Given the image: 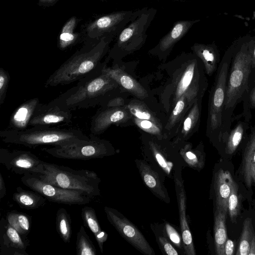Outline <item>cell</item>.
Instances as JSON below:
<instances>
[{"label":"cell","mask_w":255,"mask_h":255,"mask_svg":"<svg viewBox=\"0 0 255 255\" xmlns=\"http://www.w3.org/2000/svg\"><path fill=\"white\" fill-rule=\"evenodd\" d=\"M116 33L102 37L85 38L82 47L65 61L47 79L45 88L66 85L95 76L102 71L106 62L101 61L107 54Z\"/></svg>","instance_id":"obj_1"},{"label":"cell","mask_w":255,"mask_h":255,"mask_svg":"<svg viewBox=\"0 0 255 255\" xmlns=\"http://www.w3.org/2000/svg\"><path fill=\"white\" fill-rule=\"evenodd\" d=\"M117 83L102 71L97 75L78 81L52 101L71 111L100 106L111 98Z\"/></svg>","instance_id":"obj_2"},{"label":"cell","mask_w":255,"mask_h":255,"mask_svg":"<svg viewBox=\"0 0 255 255\" xmlns=\"http://www.w3.org/2000/svg\"><path fill=\"white\" fill-rule=\"evenodd\" d=\"M0 137L4 143L29 148L63 146L90 139L79 129L47 127H32L22 130L7 128L0 131Z\"/></svg>","instance_id":"obj_3"},{"label":"cell","mask_w":255,"mask_h":255,"mask_svg":"<svg viewBox=\"0 0 255 255\" xmlns=\"http://www.w3.org/2000/svg\"><path fill=\"white\" fill-rule=\"evenodd\" d=\"M36 175L46 182L64 189L84 192L93 199L100 195L101 180L93 171L75 170L44 162L43 173Z\"/></svg>","instance_id":"obj_4"},{"label":"cell","mask_w":255,"mask_h":255,"mask_svg":"<svg viewBox=\"0 0 255 255\" xmlns=\"http://www.w3.org/2000/svg\"><path fill=\"white\" fill-rule=\"evenodd\" d=\"M156 12V9L147 7L133 11L129 22L117 35L109 57H117L139 49L146 41L147 30Z\"/></svg>","instance_id":"obj_5"},{"label":"cell","mask_w":255,"mask_h":255,"mask_svg":"<svg viewBox=\"0 0 255 255\" xmlns=\"http://www.w3.org/2000/svg\"><path fill=\"white\" fill-rule=\"evenodd\" d=\"M89 140L71 144L43 148L42 150L51 156L62 159L87 160L113 155L114 147L111 143L91 133Z\"/></svg>","instance_id":"obj_6"},{"label":"cell","mask_w":255,"mask_h":255,"mask_svg":"<svg viewBox=\"0 0 255 255\" xmlns=\"http://www.w3.org/2000/svg\"><path fill=\"white\" fill-rule=\"evenodd\" d=\"M145 160L152 165L165 178L174 179L175 174L186 166L177 147L168 146L149 140L144 148Z\"/></svg>","instance_id":"obj_7"},{"label":"cell","mask_w":255,"mask_h":255,"mask_svg":"<svg viewBox=\"0 0 255 255\" xmlns=\"http://www.w3.org/2000/svg\"><path fill=\"white\" fill-rule=\"evenodd\" d=\"M21 181L32 190L36 191L49 201L68 205H85L93 199L84 192L64 189L46 182L36 174H27L21 178Z\"/></svg>","instance_id":"obj_8"},{"label":"cell","mask_w":255,"mask_h":255,"mask_svg":"<svg viewBox=\"0 0 255 255\" xmlns=\"http://www.w3.org/2000/svg\"><path fill=\"white\" fill-rule=\"evenodd\" d=\"M252 67L251 55L242 53L235 57L226 87L224 104L225 110L236 106L244 92L248 90Z\"/></svg>","instance_id":"obj_9"},{"label":"cell","mask_w":255,"mask_h":255,"mask_svg":"<svg viewBox=\"0 0 255 255\" xmlns=\"http://www.w3.org/2000/svg\"><path fill=\"white\" fill-rule=\"evenodd\" d=\"M108 220L119 234L133 247L144 255H155L153 249L138 228L116 209L105 206Z\"/></svg>","instance_id":"obj_10"},{"label":"cell","mask_w":255,"mask_h":255,"mask_svg":"<svg viewBox=\"0 0 255 255\" xmlns=\"http://www.w3.org/2000/svg\"><path fill=\"white\" fill-rule=\"evenodd\" d=\"M44 162L29 151L0 149V163L15 174H42Z\"/></svg>","instance_id":"obj_11"},{"label":"cell","mask_w":255,"mask_h":255,"mask_svg":"<svg viewBox=\"0 0 255 255\" xmlns=\"http://www.w3.org/2000/svg\"><path fill=\"white\" fill-rule=\"evenodd\" d=\"M228 69L229 64H221L210 94L208 126L211 131L219 129L222 125Z\"/></svg>","instance_id":"obj_12"},{"label":"cell","mask_w":255,"mask_h":255,"mask_svg":"<svg viewBox=\"0 0 255 255\" xmlns=\"http://www.w3.org/2000/svg\"><path fill=\"white\" fill-rule=\"evenodd\" d=\"M133 11L122 10L103 15L89 23L86 28V37L95 39L111 33L118 34L129 22Z\"/></svg>","instance_id":"obj_13"},{"label":"cell","mask_w":255,"mask_h":255,"mask_svg":"<svg viewBox=\"0 0 255 255\" xmlns=\"http://www.w3.org/2000/svg\"><path fill=\"white\" fill-rule=\"evenodd\" d=\"M69 109L53 102L39 103L31 119L28 127L64 126L72 123L73 115Z\"/></svg>","instance_id":"obj_14"},{"label":"cell","mask_w":255,"mask_h":255,"mask_svg":"<svg viewBox=\"0 0 255 255\" xmlns=\"http://www.w3.org/2000/svg\"><path fill=\"white\" fill-rule=\"evenodd\" d=\"M175 192L179 217L180 229L182 238L184 255H196L193 238L186 215L187 198L182 176V172L174 177Z\"/></svg>","instance_id":"obj_15"},{"label":"cell","mask_w":255,"mask_h":255,"mask_svg":"<svg viewBox=\"0 0 255 255\" xmlns=\"http://www.w3.org/2000/svg\"><path fill=\"white\" fill-rule=\"evenodd\" d=\"M29 245L27 237L20 234L5 219L0 221V254L28 255L26 250Z\"/></svg>","instance_id":"obj_16"},{"label":"cell","mask_w":255,"mask_h":255,"mask_svg":"<svg viewBox=\"0 0 255 255\" xmlns=\"http://www.w3.org/2000/svg\"><path fill=\"white\" fill-rule=\"evenodd\" d=\"M135 163L140 176L151 192L161 201L169 203L170 198L164 185L165 178L145 159H136Z\"/></svg>","instance_id":"obj_17"},{"label":"cell","mask_w":255,"mask_h":255,"mask_svg":"<svg viewBox=\"0 0 255 255\" xmlns=\"http://www.w3.org/2000/svg\"><path fill=\"white\" fill-rule=\"evenodd\" d=\"M189 64L183 72L177 82L175 89V101L184 96L189 106L190 103L196 100L198 92V81H197V61L191 53L189 54Z\"/></svg>","instance_id":"obj_18"},{"label":"cell","mask_w":255,"mask_h":255,"mask_svg":"<svg viewBox=\"0 0 255 255\" xmlns=\"http://www.w3.org/2000/svg\"><path fill=\"white\" fill-rule=\"evenodd\" d=\"M198 20H180L175 22L168 32L162 37L149 52L160 57H165L175 44L188 32Z\"/></svg>","instance_id":"obj_19"},{"label":"cell","mask_w":255,"mask_h":255,"mask_svg":"<svg viewBox=\"0 0 255 255\" xmlns=\"http://www.w3.org/2000/svg\"><path fill=\"white\" fill-rule=\"evenodd\" d=\"M128 117V112L119 107H101L92 118L91 133L96 135L100 134L112 125L124 122Z\"/></svg>","instance_id":"obj_20"},{"label":"cell","mask_w":255,"mask_h":255,"mask_svg":"<svg viewBox=\"0 0 255 255\" xmlns=\"http://www.w3.org/2000/svg\"><path fill=\"white\" fill-rule=\"evenodd\" d=\"M234 180L231 173L222 168L214 175L213 188L215 196L216 208L227 214L228 205Z\"/></svg>","instance_id":"obj_21"},{"label":"cell","mask_w":255,"mask_h":255,"mask_svg":"<svg viewBox=\"0 0 255 255\" xmlns=\"http://www.w3.org/2000/svg\"><path fill=\"white\" fill-rule=\"evenodd\" d=\"M241 175L247 188L255 184V131L251 134L244 151Z\"/></svg>","instance_id":"obj_22"},{"label":"cell","mask_w":255,"mask_h":255,"mask_svg":"<svg viewBox=\"0 0 255 255\" xmlns=\"http://www.w3.org/2000/svg\"><path fill=\"white\" fill-rule=\"evenodd\" d=\"M39 103L38 98H34L25 101L19 106L10 117L8 128L16 130L27 128Z\"/></svg>","instance_id":"obj_23"},{"label":"cell","mask_w":255,"mask_h":255,"mask_svg":"<svg viewBox=\"0 0 255 255\" xmlns=\"http://www.w3.org/2000/svg\"><path fill=\"white\" fill-rule=\"evenodd\" d=\"M102 71L115 81L118 85L138 97L146 96L145 89L133 78L117 67H107L106 65Z\"/></svg>","instance_id":"obj_24"},{"label":"cell","mask_w":255,"mask_h":255,"mask_svg":"<svg viewBox=\"0 0 255 255\" xmlns=\"http://www.w3.org/2000/svg\"><path fill=\"white\" fill-rule=\"evenodd\" d=\"M12 199L21 208L33 210L43 207L46 199L36 191L18 187L13 194Z\"/></svg>","instance_id":"obj_25"},{"label":"cell","mask_w":255,"mask_h":255,"mask_svg":"<svg viewBox=\"0 0 255 255\" xmlns=\"http://www.w3.org/2000/svg\"><path fill=\"white\" fill-rule=\"evenodd\" d=\"M227 214L216 208L214 213V236L215 253L225 255V245L227 239L226 218Z\"/></svg>","instance_id":"obj_26"},{"label":"cell","mask_w":255,"mask_h":255,"mask_svg":"<svg viewBox=\"0 0 255 255\" xmlns=\"http://www.w3.org/2000/svg\"><path fill=\"white\" fill-rule=\"evenodd\" d=\"M79 19L75 16L71 17L62 27L59 35L58 47L62 50H65L76 44L80 39V34L75 33Z\"/></svg>","instance_id":"obj_27"},{"label":"cell","mask_w":255,"mask_h":255,"mask_svg":"<svg viewBox=\"0 0 255 255\" xmlns=\"http://www.w3.org/2000/svg\"><path fill=\"white\" fill-rule=\"evenodd\" d=\"M178 153L186 166L200 171L205 165V156L201 150L193 148L190 144L179 147Z\"/></svg>","instance_id":"obj_28"},{"label":"cell","mask_w":255,"mask_h":255,"mask_svg":"<svg viewBox=\"0 0 255 255\" xmlns=\"http://www.w3.org/2000/svg\"><path fill=\"white\" fill-rule=\"evenodd\" d=\"M5 219L20 234L27 237L31 227V217L26 214L12 211L7 213Z\"/></svg>","instance_id":"obj_29"},{"label":"cell","mask_w":255,"mask_h":255,"mask_svg":"<svg viewBox=\"0 0 255 255\" xmlns=\"http://www.w3.org/2000/svg\"><path fill=\"white\" fill-rule=\"evenodd\" d=\"M57 232L62 241L69 243L72 235L71 219L69 214L63 208H59L56 215Z\"/></svg>","instance_id":"obj_30"},{"label":"cell","mask_w":255,"mask_h":255,"mask_svg":"<svg viewBox=\"0 0 255 255\" xmlns=\"http://www.w3.org/2000/svg\"><path fill=\"white\" fill-rule=\"evenodd\" d=\"M157 244L163 255H179L180 253L171 244L163 232L161 223H153L150 225Z\"/></svg>","instance_id":"obj_31"},{"label":"cell","mask_w":255,"mask_h":255,"mask_svg":"<svg viewBox=\"0 0 255 255\" xmlns=\"http://www.w3.org/2000/svg\"><path fill=\"white\" fill-rule=\"evenodd\" d=\"M191 49L203 61L207 74L211 75L217 66L216 55L213 51L207 46L198 44H195Z\"/></svg>","instance_id":"obj_32"},{"label":"cell","mask_w":255,"mask_h":255,"mask_svg":"<svg viewBox=\"0 0 255 255\" xmlns=\"http://www.w3.org/2000/svg\"><path fill=\"white\" fill-rule=\"evenodd\" d=\"M254 234L252 219L247 218L243 223L237 251L235 254L236 255H249L251 241Z\"/></svg>","instance_id":"obj_33"},{"label":"cell","mask_w":255,"mask_h":255,"mask_svg":"<svg viewBox=\"0 0 255 255\" xmlns=\"http://www.w3.org/2000/svg\"><path fill=\"white\" fill-rule=\"evenodd\" d=\"M197 102V99L189 113L184 120L180 134L181 140L185 139L186 137H189L197 126L200 115V110Z\"/></svg>","instance_id":"obj_34"},{"label":"cell","mask_w":255,"mask_h":255,"mask_svg":"<svg viewBox=\"0 0 255 255\" xmlns=\"http://www.w3.org/2000/svg\"><path fill=\"white\" fill-rule=\"evenodd\" d=\"M77 255H96L97 251L84 227L81 226L77 234L76 242Z\"/></svg>","instance_id":"obj_35"},{"label":"cell","mask_w":255,"mask_h":255,"mask_svg":"<svg viewBox=\"0 0 255 255\" xmlns=\"http://www.w3.org/2000/svg\"><path fill=\"white\" fill-rule=\"evenodd\" d=\"M241 194H238V184L234 181L228 205V212L229 213L231 221L233 223H237V219L240 215L241 206Z\"/></svg>","instance_id":"obj_36"},{"label":"cell","mask_w":255,"mask_h":255,"mask_svg":"<svg viewBox=\"0 0 255 255\" xmlns=\"http://www.w3.org/2000/svg\"><path fill=\"white\" fill-rule=\"evenodd\" d=\"M161 225L164 233L171 244L180 252L181 255H184L181 232L177 230V227L164 220H163Z\"/></svg>","instance_id":"obj_37"},{"label":"cell","mask_w":255,"mask_h":255,"mask_svg":"<svg viewBox=\"0 0 255 255\" xmlns=\"http://www.w3.org/2000/svg\"><path fill=\"white\" fill-rule=\"evenodd\" d=\"M81 217L85 226L88 228L94 236L102 231L93 208L84 207L81 210Z\"/></svg>","instance_id":"obj_38"},{"label":"cell","mask_w":255,"mask_h":255,"mask_svg":"<svg viewBox=\"0 0 255 255\" xmlns=\"http://www.w3.org/2000/svg\"><path fill=\"white\" fill-rule=\"evenodd\" d=\"M244 132V126L242 123H239L232 130L227 141L225 151L229 155L235 152L240 144Z\"/></svg>","instance_id":"obj_39"},{"label":"cell","mask_w":255,"mask_h":255,"mask_svg":"<svg viewBox=\"0 0 255 255\" xmlns=\"http://www.w3.org/2000/svg\"><path fill=\"white\" fill-rule=\"evenodd\" d=\"M186 101L187 102L186 98L183 96L176 102L167 125L168 128H171L174 126L185 114Z\"/></svg>","instance_id":"obj_40"},{"label":"cell","mask_w":255,"mask_h":255,"mask_svg":"<svg viewBox=\"0 0 255 255\" xmlns=\"http://www.w3.org/2000/svg\"><path fill=\"white\" fill-rule=\"evenodd\" d=\"M10 80L8 72L2 68H0V105L4 102Z\"/></svg>","instance_id":"obj_41"},{"label":"cell","mask_w":255,"mask_h":255,"mask_svg":"<svg viewBox=\"0 0 255 255\" xmlns=\"http://www.w3.org/2000/svg\"><path fill=\"white\" fill-rule=\"evenodd\" d=\"M134 121L140 128L150 133L157 135L160 132V129L156 125V123L149 120L139 119L136 118L134 119Z\"/></svg>","instance_id":"obj_42"},{"label":"cell","mask_w":255,"mask_h":255,"mask_svg":"<svg viewBox=\"0 0 255 255\" xmlns=\"http://www.w3.org/2000/svg\"><path fill=\"white\" fill-rule=\"evenodd\" d=\"M129 112L132 114L135 118L149 120L156 123L155 119L147 110L138 106H128Z\"/></svg>","instance_id":"obj_43"},{"label":"cell","mask_w":255,"mask_h":255,"mask_svg":"<svg viewBox=\"0 0 255 255\" xmlns=\"http://www.w3.org/2000/svg\"><path fill=\"white\" fill-rule=\"evenodd\" d=\"M94 237L98 245L101 253H103V245L104 243L108 239V234L105 231L102 230L101 232L94 236Z\"/></svg>","instance_id":"obj_44"},{"label":"cell","mask_w":255,"mask_h":255,"mask_svg":"<svg viewBox=\"0 0 255 255\" xmlns=\"http://www.w3.org/2000/svg\"><path fill=\"white\" fill-rule=\"evenodd\" d=\"M232 240L227 238L225 245V255H233L234 253L235 245Z\"/></svg>","instance_id":"obj_45"},{"label":"cell","mask_w":255,"mask_h":255,"mask_svg":"<svg viewBox=\"0 0 255 255\" xmlns=\"http://www.w3.org/2000/svg\"><path fill=\"white\" fill-rule=\"evenodd\" d=\"M6 195V187L3 177L0 173V199L3 198Z\"/></svg>","instance_id":"obj_46"},{"label":"cell","mask_w":255,"mask_h":255,"mask_svg":"<svg viewBox=\"0 0 255 255\" xmlns=\"http://www.w3.org/2000/svg\"><path fill=\"white\" fill-rule=\"evenodd\" d=\"M59 0H38V5L41 6L49 7L55 4Z\"/></svg>","instance_id":"obj_47"},{"label":"cell","mask_w":255,"mask_h":255,"mask_svg":"<svg viewBox=\"0 0 255 255\" xmlns=\"http://www.w3.org/2000/svg\"><path fill=\"white\" fill-rule=\"evenodd\" d=\"M249 255H255V233L251 241Z\"/></svg>","instance_id":"obj_48"},{"label":"cell","mask_w":255,"mask_h":255,"mask_svg":"<svg viewBox=\"0 0 255 255\" xmlns=\"http://www.w3.org/2000/svg\"><path fill=\"white\" fill-rule=\"evenodd\" d=\"M250 102L253 107H255V87L253 88L250 95Z\"/></svg>","instance_id":"obj_49"},{"label":"cell","mask_w":255,"mask_h":255,"mask_svg":"<svg viewBox=\"0 0 255 255\" xmlns=\"http://www.w3.org/2000/svg\"><path fill=\"white\" fill-rule=\"evenodd\" d=\"M252 60V67H255V48L253 51V57H251Z\"/></svg>","instance_id":"obj_50"}]
</instances>
